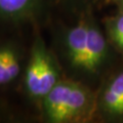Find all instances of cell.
<instances>
[{
    "label": "cell",
    "instance_id": "obj_8",
    "mask_svg": "<svg viewBox=\"0 0 123 123\" xmlns=\"http://www.w3.org/2000/svg\"><path fill=\"white\" fill-rule=\"evenodd\" d=\"M64 1L74 8H85L89 5L91 0H64Z\"/></svg>",
    "mask_w": 123,
    "mask_h": 123
},
{
    "label": "cell",
    "instance_id": "obj_9",
    "mask_svg": "<svg viewBox=\"0 0 123 123\" xmlns=\"http://www.w3.org/2000/svg\"><path fill=\"white\" fill-rule=\"evenodd\" d=\"M119 46H120V47H122V48H123V42H122V43H121L120 45H119Z\"/></svg>",
    "mask_w": 123,
    "mask_h": 123
},
{
    "label": "cell",
    "instance_id": "obj_2",
    "mask_svg": "<svg viewBox=\"0 0 123 123\" xmlns=\"http://www.w3.org/2000/svg\"><path fill=\"white\" fill-rule=\"evenodd\" d=\"M60 81L59 69L52 55L40 38L34 41L26 68L25 86L34 98L42 99Z\"/></svg>",
    "mask_w": 123,
    "mask_h": 123
},
{
    "label": "cell",
    "instance_id": "obj_7",
    "mask_svg": "<svg viewBox=\"0 0 123 123\" xmlns=\"http://www.w3.org/2000/svg\"><path fill=\"white\" fill-rule=\"evenodd\" d=\"M111 36L118 45L123 42V15L117 18L111 28Z\"/></svg>",
    "mask_w": 123,
    "mask_h": 123
},
{
    "label": "cell",
    "instance_id": "obj_5",
    "mask_svg": "<svg viewBox=\"0 0 123 123\" xmlns=\"http://www.w3.org/2000/svg\"><path fill=\"white\" fill-rule=\"evenodd\" d=\"M22 57L18 48L13 44L0 45V86L8 84L21 73Z\"/></svg>",
    "mask_w": 123,
    "mask_h": 123
},
{
    "label": "cell",
    "instance_id": "obj_6",
    "mask_svg": "<svg viewBox=\"0 0 123 123\" xmlns=\"http://www.w3.org/2000/svg\"><path fill=\"white\" fill-rule=\"evenodd\" d=\"M99 106L110 116H123V72L105 88L101 95Z\"/></svg>",
    "mask_w": 123,
    "mask_h": 123
},
{
    "label": "cell",
    "instance_id": "obj_1",
    "mask_svg": "<svg viewBox=\"0 0 123 123\" xmlns=\"http://www.w3.org/2000/svg\"><path fill=\"white\" fill-rule=\"evenodd\" d=\"M91 102L87 87L70 80H60L42 98L45 119L52 123L74 122L87 117Z\"/></svg>",
    "mask_w": 123,
    "mask_h": 123
},
{
    "label": "cell",
    "instance_id": "obj_10",
    "mask_svg": "<svg viewBox=\"0 0 123 123\" xmlns=\"http://www.w3.org/2000/svg\"><path fill=\"white\" fill-rule=\"evenodd\" d=\"M0 112H1V108H0Z\"/></svg>",
    "mask_w": 123,
    "mask_h": 123
},
{
    "label": "cell",
    "instance_id": "obj_4",
    "mask_svg": "<svg viewBox=\"0 0 123 123\" xmlns=\"http://www.w3.org/2000/svg\"><path fill=\"white\" fill-rule=\"evenodd\" d=\"M44 0H0V21L23 22L39 13Z\"/></svg>",
    "mask_w": 123,
    "mask_h": 123
},
{
    "label": "cell",
    "instance_id": "obj_3",
    "mask_svg": "<svg viewBox=\"0 0 123 123\" xmlns=\"http://www.w3.org/2000/svg\"><path fill=\"white\" fill-rule=\"evenodd\" d=\"M107 56L106 39L98 28L90 23L86 46L77 71L82 74H94L103 66Z\"/></svg>",
    "mask_w": 123,
    "mask_h": 123
}]
</instances>
